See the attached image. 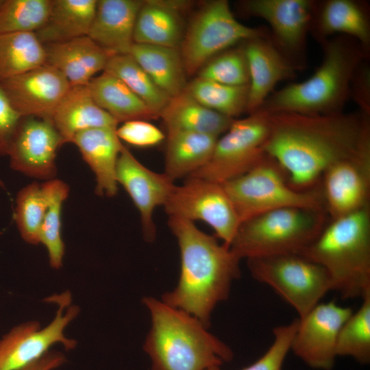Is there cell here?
Here are the masks:
<instances>
[{
  "label": "cell",
  "instance_id": "7402d4cb",
  "mask_svg": "<svg viewBox=\"0 0 370 370\" xmlns=\"http://www.w3.org/2000/svg\"><path fill=\"white\" fill-rule=\"evenodd\" d=\"M116 130L89 129L78 133L72 141L95 175V193L99 196L112 197L117 193L116 164L124 145Z\"/></svg>",
  "mask_w": 370,
  "mask_h": 370
},
{
  "label": "cell",
  "instance_id": "4dcf8cb0",
  "mask_svg": "<svg viewBox=\"0 0 370 370\" xmlns=\"http://www.w3.org/2000/svg\"><path fill=\"white\" fill-rule=\"evenodd\" d=\"M45 45L35 33L0 34V83L45 64Z\"/></svg>",
  "mask_w": 370,
  "mask_h": 370
},
{
  "label": "cell",
  "instance_id": "ab89813d",
  "mask_svg": "<svg viewBox=\"0 0 370 370\" xmlns=\"http://www.w3.org/2000/svg\"><path fill=\"white\" fill-rule=\"evenodd\" d=\"M116 133L121 140L139 147L156 145L165 138L158 127L145 120L123 122L118 125Z\"/></svg>",
  "mask_w": 370,
  "mask_h": 370
},
{
  "label": "cell",
  "instance_id": "d590c367",
  "mask_svg": "<svg viewBox=\"0 0 370 370\" xmlns=\"http://www.w3.org/2000/svg\"><path fill=\"white\" fill-rule=\"evenodd\" d=\"M52 0H0V34L36 33L45 23Z\"/></svg>",
  "mask_w": 370,
  "mask_h": 370
},
{
  "label": "cell",
  "instance_id": "ac0fdd59",
  "mask_svg": "<svg viewBox=\"0 0 370 370\" xmlns=\"http://www.w3.org/2000/svg\"><path fill=\"white\" fill-rule=\"evenodd\" d=\"M116 177L138 210L144 236H156L155 209L167 201L175 184L164 173L155 172L143 164L125 146L118 158Z\"/></svg>",
  "mask_w": 370,
  "mask_h": 370
},
{
  "label": "cell",
  "instance_id": "ee69618b",
  "mask_svg": "<svg viewBox=\"0 0 370 370\" xmlns=\"http://www.w3.org/2000/svg\"><path fill=\"white\" fill-rule=\"evenodd\" d=\"M4 186H5L4 182L0 178V187L3 188L4 187Z\"/></svg>",
  "mask_w": 370,
  "mask_h": 370
},
{
  "label": "cell",
  "instance_id": "5bb4252c",
  "mask_svg": "<svg viewBox=\"0 0 370 370\" xmlns=\"http://www.w3.org/2000/svg\"><path fill=\"white\" fill-rule=\"evenodd\" d=\"M352 312V308L333 301L319 303L297 319L291 351L312 369H332L340 330Z\"/></svg>",
  "mask_w": 370,
  "mask_h": 370
},
{
  "label": "cell",
  "instance_id": "7c38bea8",
  "mask_svg": "<svg viewBox=\"0 0 370 370\" xmlns=\"http://www.w3.org/2000/svg\"><path fill=\"white\" fill-rule=\"evenodd\" d=\"M239 4L245 15L268 23L271 40L297 71L306 66L314 0H245Z\"/></svg>",
  "mask_w": 370,
  "mask_h": 370
},
{
  "label": "cell",
  "instance_id": "277c9868",
  "mask_svg": "<svg viewBox=\"0 0 370 370\" xmlns=\"http://www.w3.org/2000/svg\"><path fill=\"white\" fill-rule=\"evenodd\" d=\"M322 60L307 79L273 91L258 110L330 114L343 112L350 97V84L358 64L369 55L354 38L334 36L321 42Z\"/></svg>",
  "mask_w": 370,
  "mask_h": 370
},
{
  "label": "cell",
  "instance_id": "f35d334b",
  "mask_svg": "<svg viewBox=\"0 0 370 370\" xmlns=\"http://www.w3.org/2000/svg\"><path fill=\"white\" fill-rule=\"evenodd\" d=\"M297 327V319L273 329V341L265 353L243 370H282ZM208 370H221L212 368Z\"/></svg>",
  "mask_w": 370,
  "mask_h": 370
},
{
  "label": "cell",
  "instance_id": "cb8c5ba5",
  "mask_svg": "<svg viewBox=\"0 0 370 370\" xmlns=\"http://www.w3.org/2000/svg\"><path fill=\"white\" fill-rule=\"evenodd\" d=\"M186 1L147 0L138 12L134 42L179 49L184 31L181 11Z\"/></svg>",
  "mask_w": 370,
  "mask_h": 370
},
{
  "label": "cell",
  "instance_id": "e575fe53",
  "mask_svg": "<svg viewBox=\"0 0 370 370\" xmlns=\"http://www.w3.org/2000/svg\"><path fill=\"white\" fill-rule=\"evenodd\" d=\"M362 299L342 325L336 343V356L350 357L361 365L370 362V293Z\"/></svg>",
  "mask_w": 370,
  "mask_h": 370
},
{
  "label": "cell",
  "instance_id": "f546056e",
  "mask_svg": "<svg viewBox=\"0 0 370 370\" xmlns=\"http://www.w3.org/2000/svg\"><path fill=\"white\" fill-rule=\"evenodd\" d=\"M95 103L119 123L158 118L120 79L103 71L87 84Z\"/></svg>",
  "mask_w": 370,
  "mask_h": 370
},
{
  "label": "cell",
  "instance_id": "ba28073f",
  "mask_svg": "<svg viewBox=\"0 0 370 370\" xmlns=\"http://www.w3.org/2000/svg\"><path fill=\"white\" fill-rule=\"evenodd\" d=\"M269 34L265 27L239 22L226 0L206 3L197 13L179 48L187 76L193 75L219 53L249 39Z\"/></svg>",
  "mask_w": 370,
  "mask_h": 370
},
{
  "label": "cell",
  "instance_id": "e0dca14e",
  "mask_svg": "<svg viewBox=\"0 0 370 370\" xmlns=\"http://www.w3.org/2000/svg\"><path fill=\"white\" fill-rule=\"evenodd\" d=\"M0 85L22 116L51 121L57 106L71 86L60 71L47 64L1 82Z\"/></svg>",
  "mask_w": 370,
  "mask_h": 370
},
{
  "label": "cell",
  "instance_id": "4316f807",
  "mask_svg": "<svg viewBox=\"0 0 370 370\" xmlns=\"http://www.w3.org/2000/svg\"><path fill=\"white\" fill-rule=\"evenodd\" d=\"M218 138L187 131H168L164 173L174 182L189 177L209 162Z\"/></svg>",
  "mask_w": 370,
  "mask_h": 370
},
{
  "label": "cell",
  "instance_id": "7a4b0ae2",
  "mask_svg": "<svg viewBox=\"0 0 370 370\" xmlns=\"http://www.w3.org/2000/svg\"><path fill=\"white\" fill-rule=\"evenodd\" d=\"M168 224L178 244L180 273L177 286L162 301L208 328L214 308L228 298L233 282L240 277L241 260L193 221L169 217Z\"/></svg>",
  "mask_w": 370,
  "mask_h": 370
},
{
  "label": "cell",
  "instance_id": "d6986e66",
  "mask_svg": "<svg viewBox=\"0 0 370 370\" xmlns=\"http://www.w3.org/2000/svg\"><path fill=\"white\" fill-rule=\"evenodd\" d=\"M309 34L319 43L334 35L351 37L369 55V4L358 0L314 1Z\"/></svg>",
  "mask_w": 370,
  "mask_h": 370
},
{
  "label": "cell",
  "instance_id": "83f0119b",
  "mask_svg": "<svg viewBox=\"0 0 370 370\" xmlns=\"http://www.w3.org/2000/svg\"><path fill=\"white\" fill-rule=\"evenodd\" d=\"M97 0H52L48 18L35 34L44 45L87 36Z\"/></svg>",
  "mask_w": 370,
  "mask_h": 370
},
{
  "label": "cell",
  "instance_id": "30bf717a",
  "mask_svg": "<svg viewBox=\"0 0 370 370\" xmlns=\"http://www.w3.org/2000/svg\"><path fill=\"white\" fill-rule=\"evenodd\" d=\"M269 131V115L264 111L235 119L218 138L209 162L189 177L222 184L245 173L266 156Z\"/></svg>",
  "mask_w": 370,
  "mask_h": 370
},
{
  "label": "cell",
  "instance_id": "60d3db41",
  "mask_svg": "<svg viewBox=\"0 0 370 370\" xmlns=\"http://www.w3.org/2000/svg\"><path fill=\"white\" fill-rule=\"evenodd\" d=\"M23 118L13 107L0 85V156H8Z\"/></svg>",
  "mask_w": 370,
  "mask_h": 370
},
{
  "label": "cell",
  "instance_id": "52a82bcc",
  "mask_svg": "<svg viewBox=\"0 0 370 370\" xmlns=\"http://www.w3.org/2000/svg\"><path fill=\"white\" fill-rule=\"evenodd\" d=\"M241 223L260 214L285 208L325 210L321 188H292L278 164L267 154L245 173L222 184Z\"/></svg>",
  "mask_w": 370,
  "mask_h": 370
},
{
  "label": "cell",
  "instance_id": "836d02e7",
  "mask_svg": "<svg viewBox=\"0 0 370 370\" xmlns=\"http://www.w3.org/2000/svg\"><path fill=\"white\" fill-rule=\"evenodd\" d=\"M185 90L203 106L230 118L247 112L249 85L229 86L196 77Z\"/></svg>",
  "mask_w": 370,
  "mask_h": 370
},
{
  "label": "cell",
  "instance_id": "7bdbcfd3",
  "mask_svg": "<svg viewBox=\"0 0 370 370\" xmlns=\"http://www.w3.org/2000/svg\"><path fill=\"white\" fill-rule=\"evenodd\" d=\"M65 361L64 355L58 352H48L38 360L19 370H53Z\"/></svg>",
  "mask_w": 370,
  "mask_h": 370
},
{
  "label": "cell",
  "instance_id": "8fae6325",
  "mask_svg": "<svg viewBox=\"0 0 370 370\" xmlns=\"http://www.w3.org/2000/svg\"><path fill=\"white\" fill-rule=\"evenodd\" d=\"M164 207L169 217L204 221L229 247L241 224L223 185L201 177H188L175 185Z\"/></svg>",
  "mask_w": 370,
  "mask_h": 370
},
{
  "label": "cell",
  "instance_id": "ffe728a7",
  "mask_svg": "<svg viewBox=\"0 0 370 370\" xmlns=\"http://www.w3.org/2000/svg\"><path fill=\"white\" fill-rule=\"evenodd\" d=\"M249 83L247 114L258 111L280 82L295 77L297 71L275 47L269 34L243 42Z\"/></svg>",
  "mask_w": 370,
  "mask_h": 370
},
{
  "label": "cell",
  "instance_id": "3957f363",
  "mask_svg": "<svg viewBox=\"0 0 370 370\" xmlns=\"http://www.w3.org/2000/svg\"><path fill=\"white\" fill-rule=\"evenodd\" d=\"M143 302L151 316L144 350L152 370H208L232 359V349L194 316L152 297Z\"/></svg>",
  "mask_w": 370,
  "mask_h": 370
},
{
  "label": "cell",
  "instance_id": "9c48e42d",
  "mask_svg": "<svg viewBox=\"0 0 370 370\" xmlns=\"http://www.w3.org/2000/svg\"><path fill=\"white\" fill-rule=\"evenodd\" d=\"M252 277L270 286L297 312L304 316L332 290L330 278L319 264L299 254L248 259Z\"/></svg>",
  "mask_w": 370,
  "mask_h": 370
},
{
  "label": "cell",
  "instance_id": "44dd1931",
  "mask_svg": "<svg viewBox=\"0 0 370 370\" xmlns=\"http://www.w3.org/2000/svg\"><path fill=\"white\" fill-rule=\"evenodd\" d=\"M140 0H97L88 36L111 56L130 53Z\"/></svg>",
  "mask_w": 370,
  "mask_h": 370
},
{
  "label": "cell",
  "instance_id": "603a6c76",
  "mask_svg": "<svg viewBox=\"0 0 370 370\" xmlns=\"http://www.w3.org/2000/svg\"><path fill=\"white\" fill-rule=\"evenodd\" d=\"M45 64L60 71L71 86L87 85L103 71L111 56L88 36L45 45Z\"/></svg>",
  "mask_w": 370,
  "mask_h": 370
},
{
  "label": "cell",
  "instance_id": "2e32d148",
  "mask_svg": "<svg viewBox=\"0 0 370 370\" xmlns=\"http://www.w3.org/2000/svg\"><path fill=\"white\" fill-rule=\"evenodd\" d=\"M64 142L52 122L23 117L8 156L10 167L28 177L45 181L56 178V158Z\"/></svg>",
  "mask_w": 370,
  "mask_h": 370
},
{
  "label": "cell",
  "instance_id": "f1b7e54d",
  "mask_svg": "<svg viewBox=\"0 0 370 370\" xmlns=\"http://www.w3.org/2000/svg\"><path fill=\"white\" fill-rule=\"evenodd\" d=\"M130 54L171 98L184 90L187 75L179 49L134 43Z\"/></svg>",
  "mask_w": 370,
  "mask_h": 370
},
{
  "label": "cell",
  "instance_id": "74e56055",
  "mask_svg": "<svg viewBox=\"0 0 370 370\" xmlns=\"http://www.w3.org/2000/svg\"><path fill=\"white\" fill-rule=\"evenodd\" d=\"M197 73L199 78L225 85H249V69L243 42L211 58Z\"/></svg>",
  "mask_w": 370,
  "mask_h": 370
},
{
  "label": "cell",
  "instance_id": "4fadbf2b",
  "mask_svg": "<svg viewBox=\"0 0 370 370\" xmlns=\"http://www.w3.org/2000/svg\"><path fill=\"white\" fill-rule=\"evenodd\" d=\"M53 301L60 304L53 320L45 327L37 321L23 323L12 328L0 340V370H19L38 360L56 343L66 350L76 345L75 340L68 338L64 331L78 315L79 307L69 306L68 293L56 297Z\"/></svg>",
  "mask_w": 370,
  "mask_h": 370
},
{
  "label": "cell",
  "instance_id": "1f68e13d",
  "mask_svg": "<svg viewBox=\"0 0 370 370\" xmlns=\"http://www.w3.org/2000/svg\"><path fill=\"white\" fill-rule=\"evenodd\" d=\"M41 186L47 200V208L39 241L47 251L51 267L58 269L62 266L65 251L61 235V214L63 204L69 194V187L56 178L45 181Z\"/></svg>",
  "mask_w": 370,
  "mask_h": 370
},
{
  "label": "cell",
  "instance_id": "d6a6232c",
  "mask_svg": "<svg viewBox=\"0 0 370 370\" xmlns=\"http://www.w3.org/2000/svg\"><path fill=\"white\" fill-rule=\"evenodd\" d=\"M103 71L120 79L158 117L171 99L130 53L110 56Z\"/></svg>",
  "mask_w": 370,
  "mask_h": 370
},
{
  "label": "cell",
  "instance_id": "8d00e7d4",
  "mask_svg": "<svg viewBox=\"0 0 370 370\" xmlns=\"http://www.w3.org/2000/svg\"><path fill=\"white\" fill-rule=\"evenodd\" d=\"M47 208V200L41 184L32 182L16 195L14 219L22 238L38 245L40 228Z\"/></svg>",
  "mask_w": 370,
  "mask_h": 370
},
{
  "label": "cell",
  "instance_id": "9a60e30c",
  "mask_svg": "<svg viewBox=\"0 0 370 370\" xmlns=\"http://www.w3.org/2000/svg\"><path fill=\"white\" fill-rule=\"evenodd\" d=\"M321 181L325 210L331 219L370 205V141L355 154L330 166Z\"/></svg>",
  "mask_w": 370,
  "mask_h": 370
},
{
  "label": "cell",
  "instance_id": "484cf974",
  "mask_svg": "<svg viewBox=\"0 0 370 370\" xmlns=\"http://www.w3.org/2000/svg\"><path fill=\"white\" fill-rule=\"evenodd\" d=\"M168 131H187L219 137L235 119L230 118L201 104L184 89L171 98L161 112Z\"/></svg>",
  "mask_w": 370,
  "mask_h": 370
},
{
  "label": "cell",
  "instance_id": "b9f144b4",
  "mask_svg": "<svg viewBox=\"0 0 370 370\" xmlns=\"http://www.w3.org/2000/svg\"><path fill=\"white\" fill-rule=\"evenodd\" d=\"M349 95L360 108V112L370 116V68L367 60L356 67L351 80Z\"/></svg>",
  "mask_w": 370,
  "mask_h": 370
},
{
  "label": "cell",
  "instance_id": "d4e9b609",
  "mask_svg": "<svg viewBox=\"0 0 370 370\" xmlns=\"http://www.w3.org/2000/svg\"><path fill=\"white\" fill-rule=\"evenodd\" d=\"M51 122L64 144L92 128L116 129L119 123L94 101L87 85L71 86L57 106Z\"/></svg>",
  "mask_w": 370,
  "mask_h": 370
},
{
  "label": "cell",
  "instance_id": "5b68a950",
  "mask_svg": "<svg viewBox=\"0 0 370 370\" xmlns=\"http://www.w3.org/2000/svg\"><path fill=\"white\" fill-rule=\"evenodd\" d=\"M299 254L321 265L344 299L370 293V205L331 219Z\"/></svg>",
  "mask_w": 370,
  "mask_h": 370
},
{
  "label": "cell",
  "instance_id": "8992f818",
  "mask_svg": "<svg viewBox=\"0 0 370 370\" xmlns=\"http://www.w3.org/2000/svg\"><path fill=\"white\" fill-rule=\"evenodd\" d=\"M326 214L285 208L260 214L241 224L230 248L239 260L300 254L327 224Z\"/></svg>",
  "mask_w": 370,
  "mask_h": 370
},
{
  "label": "cell",
  "instance_id": "6da1fadb",
  "mask_svg": "<svg viewBox=\"0 0 370 370\" xmlns=\"http://www.w3.org/2000/svg\"><path fill=\"white\" fill-rule=\"evenodd\" d=\"M268 115L270 131L266 153L297 190L317 187L330 166L355 154L370 141V116L360 112Z\"/></svg>",
  "mask_w": 370,
  "mask_h": 370
}]
</instances>
